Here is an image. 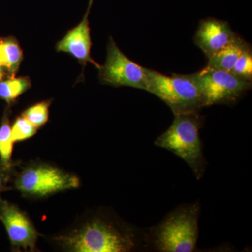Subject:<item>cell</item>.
<instances>
[{"instance_id": "obj_19", "label": "cell", "mask_w": 252, "mask_h": 252, "mask_svg": "<svg viewBox=\"0 0 252 252\" xmlns=\"http://www.w3.org/2000/svg\"><path fill=\"white\" fill-rule=\"evenodd\" d=\"M4 69L2 67H0V81L2 79L3 77H4Z\"/></svg>"}, {"instance_id": "obj_6", "label": "cell", "mask_w": 252, "mask_h": 252, "mask_svg": "<svg viewBox=\"0 0 252 252\" xmlns=\"http://www.w3.org/2000/svg\"><path fill=\"white\" fill-rule=\"evenodd\" d=\"M191 77L200 88L205 107L235 103L252 88V81L220 69L205 67Z\"/></svg>"}, {"instance_id": "obj_10", "label": "cell", "mask_w": 252, "mask_h": 252, "mask_svg": "<svg viewBox=\"0 0 252 252\" xmlns=\"http://www.w3.org/2000/svg\"><path fill=\"white\" fill-rule=\"evenodd\" d=\"M93 0H90L87 11L82 21L76 27L67 32L65 36L58 42L56 50L58 52H64L72 55L81 64L91 63L97 69L100 64L94 61L91 56V43L90 28H89V15Z\"/></svg>"}, {"instance_id": "obj_3", "label": "cell", "mask_w": 252, "mask_h": 252, "mask_svg": "<svg viewBox=\"0 0 252 252\" xmlns=\"http://www.w3.org/2000/svg\"><path fill=\"white\" fill-rule=\"evenodd\" d=\"M203 121L199 114L176 115L171 126L154 142L157 147L170 151L185 160L198 180L206 168L200 136Z\"/></svg>"}, {"instance_id": "obj_17", "label": "cell", "mask_w": 252, "mask_h": 252, "mask_svg": "<svg viewBox=\"0 0 252 252\" xmlns=\"http://www.w3.org/2000/svg\"><path fill=\"white\" fill-rule=\"evenodd\" d=\"M244 80H252V53L251 46H249L242 53L235 62L231 72Z\"/></svg>"}, {"instance_id": "obj_5", "label": "cell", "mask_w": 252, "mask_h": 252, "mask_svg": "<svg viewBox=\"0 0 252 252\" xmlns=\"http://www.w3.org/2000/svg\"><path fill=\"white\" fill-rule=\"evenodd\" d=\"M80 185L77 176L46 164H34L24 167L15 180V187L24 196L44 198L59 192L77 189Z\"/></svg>"}, {"instance_id": "obj_15", "label": "cell", "mask_w": 252, "mask_h": 252, "mask_svg": "<svg viewBox=\"0 0 252 252\" xmlns=\"http://www.w3.org/2000/svg\"><path fill=\"white\" fill-rule=\"evenodd\" d=\"M50 104L51 102L49 101H44L34 104L26 109L22 116L36 128H39L48 122Z\"/></svg>"}, {"instance_id": "obj_1", "label": "cell", "mask_w": 252, "mask_h": 252, "mask_svg": "<svg viewBox=\"0 0 252 252\" xmlns=\"http://www.w3.org/2000/svg\"><path fill=\"white\" fill-rule=\"evenodd\" d=\"M54 240L64 250L73 252H127L135 250L139 244L135 230L103 217L93 219Z\"/></svg>"}, {"instance_id": "obj_2", "label": "cell", "mask_w": 252, "mask_h": 252, "mask_svg": "<svg viewBox=\"0 0 252 252\" xmlns=\"http://www.w3.org/2000/svg\"><path fill=\"white\" fill-rule=\"evenodd\" d=\"M199 201L180 205L145 235L147 243L162 252H191L199 235Z\"/></svg>"}, {"instance_id": "obj_13", "label": "cell", "mask_w": 252, "mask_h": 252, "mask_svg": "<svg viewBox=\"0 0 252 252\" xmlns=\"http://www.w3.org/2000/svg\"><path fill=\"white\" fill-rule=\"evenodd\" d=\"M31 81L27 77H12L0 82V98L12 102L31 88Z\"/></svg>"}, {"instance_id": "obj_18", "label": "cell", "mask_w": 252, "mask_h": 252, "mask_svg": "<svg viewBox=\"0 0 252 252\" xmlns=\"http://www.w3.org/2000/svg\"><path fill=\"white\" fill-rule=\"evenodd\" d=\"M14 167H6L0 162V193L7 190L10 180L13 176Z\"/></svg>"}, {"instance_id": "obj_9", "label": "cell", "mask_w": 252, "mask_h": 252, "mask_svg": "<svg viewBox=\"0 0 252 252\" xmlns=\"http://www.w3.org/2000/svg\"><path fill=\"white\" fill-rule=\"evenodd\" d=\"M237 35L226 21L208 18L199 24L194 42L209 59L228 46Z\"/></svg>"}, {"instance_id": "obj_14", "label": "cell", "mask_w": 252, "mask_h": 252, "mask_svg": "<svg viewBox=\"0 0 252 252\" xmlns=\"http://www.w3.org/2000/svg\"><path fill=\"white\" fill-rule=\"evenodd\" d=\"M11 126L7 114H5L0 126V162L6 167H14L12 157L14 142L11 139Z\"/></svg>"}, {"instance_id": "obj_11", "label": "cell", "mask_w": 252, "mask_h": 252, "mask_svg": "<svg viewBox=\"0 0 252 252\" xmlns=\"http://www.w3.org/2000/svg\"><path fill=\"white\" fill-rule=\"evenodd\" d=\"M250 44L237 35L234 39L208 59L207 67L231 72L237 60Z\"/></svg>"}, {"instance_id": "obj_8", "label": "cell", "mask_w": 252, "mask_h": 252, "mask_svg": "<svg viewBox=\"0 0 252 252\" xmlns=\"http://www.w3.org/2000/svg\"><path fill=\"white\" fill-rule=\"evenodd\" d=\"M0 220L15 249L35 251L39 234L24 212L14 204L0 198Z\"/></svg>"}, {"instance_id": "obj_4", "label": "cell", "mask_w": 252, "mask_h": 252, "mask_svg": "<svg viewBox=\"0 0 252 252\" xmlns=\"http://www.w3.org/2000/svg\"><path fill=\"white\" fill-rule=\"evenodd\" d=\"M147 92L155 94L171 109L174 115L199 114L205 107L203 94L191 74L166 76L146 68Z\"/></svg>"}, {"instance_id": "obj_7", "label": "cell", "mask_w": 252, "mask_h": 252, "mask_svg": "<svg viewBox=\"0 0 252 252\" xmlns=\"http://www.w3.org/2000/svg\"><path fill=\"white\" fill-rule=\"evenodd\" d=\"M107 52L105 63L98 69L99 81L102 84L148 91L146 68L129 59L119 49L112 36L109 38Z\"/></svg>"}, {"instance_id": "obj_16", "label": "cell", "mask_w": 252, "mask_h": 252, "mask_svg": "<svg viewBox=\"0 0 252 252\" xmlns=\"http://www.w3.org/2000/svg\"><path fill=\"white\" fill-rule=\"evenodd\" d=\"M37 130L38 128H36L35 126H33L26 118L21 116L16 119L14 124L11 126V139L14 143L22 142L33 137L37 132Z\"/></svg>"}, {"instance_id": "obj_12", "label": "cell", "mask_w": 252, "mask_h": 252, "mask_svg": "<svg viewBox=\"0 0 252 252\" xmlns=\"http://www.w3.org/2000/svg\"><path fill=\"white\" fill-rule=\"evenodd\" d=\"M23 59V51L17 41L13 39L0 41V67L15 74Z\"/></svg>"}]
</instances>
